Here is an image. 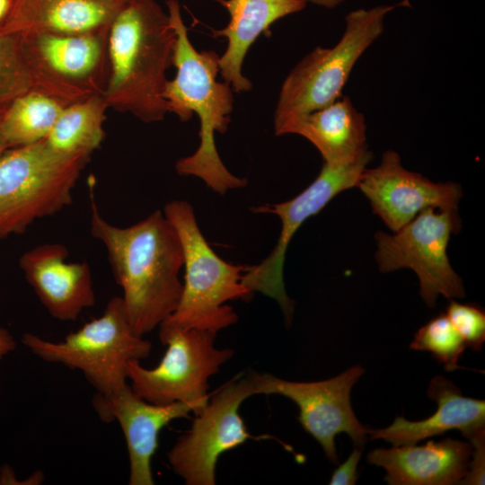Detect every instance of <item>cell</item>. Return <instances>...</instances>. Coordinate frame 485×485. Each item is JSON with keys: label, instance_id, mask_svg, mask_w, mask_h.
Listing matches in <instances>:
<instances>
[{"label": "cell", "instance_id": "cell-28", "mask_svg": "<svg viewBox=\"0 0 485 485\" xmlns=\"http://www.w3.org/2000/svg\"><path fill=\"white\" fill-rule=\"evenodd\" d=\"M362 455V447L355 446L348 459L333 472L331 485H354L358 478L357 464Z\"/></svg>", "mask_w": 485, "mask_h": 485}, {"label": "cell", "instance_id": "cell-11", "mask_svg": "<svg viewBox=\"0 0 485 485\" xmlns=\"http://www.w3.org/2000/svg\"><path fill=\"white\" fill-rule=\"evenodd\" d=\"M372 156L373 154H370L349 164L324 163L314 181L295 198L251 207L254 213L278 216L282 227L273 251L259 264L248 266L242 276V283L253 293L258 291L275 299L287 324L292 321L295 302L286 292L283 271L291 239L308 218L317 215L334 197L356 187Z\"/></svg>", "mask_w": 485, "mask_h": 485}, {"label": "cell", "instance_id": "cell-23", "mask_svg": "<svg viewBox=\"0 0 485 485\" xmlns=\"http://www.w3.org/2000/svg\"><path fill=\"white\" fill-rule=\"evenodd\" d=\"M66 106L32 88L3 110L1 131L8 149L45 139Z\"/></svg>", "mask_w": 485, "mask_h": 485}, {"label": "cell", "instance_id": "cell-21", "mask_svg": "<svg viewBox=\"0 0 485 485\" xmlns=\"http://www.w3.org/2000/svg\"><path fill=\"white\" fill-rule=\"evenodd\" d=\"M123 4L99 0H20L10 34L107 33Z\"/></svg>", "mask_w": 485, "mask_h": 485}, {"label": "cell", "instance_id": "cell-12", "mask_svg": "<svg viewBox=\"0 0 485 485\" xmlns=\"http://www.w3.org/2000/svg\"><path fill=\"white\" fill-rule=\"evenodd\" d=\"M255 393V373L224 385L196 415L191 429L168 452V462L187 485H215L219 456L252 436L239 414L240 405Z\"/></svg>", "mask_w": 485, "mask_h": 485}, {"label": "cell", "instance_id": "cell-29", "mask_svg": "<svg viewBox=\"0 0 485 485\" xmlns=\"http://www.w3.org/2000/svg\"><path fill=\"white\" fill-rule=\"evenodd\" d=\"M20 0H0V36L11 35Z\"/></svg>", "mask_w": 485, "mask_h": 485}, {"label": "cell", "instance_id": "cell-1", "mask_svg": "<svg viewBox=\"0 0 485 485\" xmlns=\"http://www.w3.org/2000/svg\"><path fill=\"white\" fill-rule=\"evenodd\" d=\"M90 232L105 247L108 260L134 332L144 337L159 327L176 309L183 288L181 240L161 210L127 226L103 217L89 182Z\"/></svg>", "mask_w": 485, "mask_h": 485}, {"label": "cell", "instance_id": "cell-5", "mask_svg": "<svg viewBox=\"0 0 485 485\" xmlns=\"http://www.w3.org/2000/svg\"><path fill=\"white\" fill-rule=\"evenodd\" d=\"M399 6H410L409 0L350 11L333 47L318 46L295 66L278 94L274 114L277 136L287 135L296 120L342 96L356 63L383 34L386 15Z\"/></svg>", "mask_w": 485, "mask_h": 485}, {"label": "cell", "instance_id": "cell-3", "mask_svg": "<svg viewBox=\"0 0 485 485\" xmlns=\"http://www.w3.org/2000/svg\"><path fill=\"white\" fill-rule=\"evenodd\" d=\"M175 31L155 0H131L108 32L109 75L103 97L110 108L145 123L169 113L163 91L172 66Z\"/></svg>", "mask_w": 485, "mask_h": 485}, {"label": "cell", "instance_id": "cell-32", "mask_svg": "<svg viewBox=\"0 0 485 485\" xmlns=\"http://www.w3.org/2000/svg\"><path fill=\"white\" fill-rule=\"evenodd\" d=\"M4 110V109H3ZM3 110H0V156L8 149L1 131V117Z\"/></svg>", "mask_w": 485, "mask_h": 485}, {"label": "cell", "instance_id": "cell-16", "mask_svg": "<svg viewBox=\"0 0 485 485\" xmlns=\"http://www.w3.org/2000/svg\"><path fill=\"white\" fill-rule=\"evenodd\" d=\"M68 249L57 242L43 243L26 251L19 266L41 304L55 319L75 321L95 304L90 265L66 261Z\"/></svg>", "mask_w": 485, "mask_h": 485}, {"label": "cell", "instance_id": "cell-17", "mask_svg": "<svg viewBox=\"0 0 485 485\" xmlns=\"http://www.w3.org/2000/svg\"><path fill=\"white\" fill-rule=\"evenodd\" d=\"M471 454L470 442L447 437L421 445L376 448L366 459L386 471L384 481L390 485H454L465 476Z\"/></svg>", "mask_w": 485, "mask_h": 485}, {"label": "cell", "instance_id": "cell-18", "mask_svg": "<svg viewBox=\"0 0 485 485\" xmlns=\"http://www.w3.org/2000/svg\"><path fill=\"white\" fill-rule=\"evenodd\" d=\"M428 396L437 404L434 414L419 421L396 417L387 428H370L369 437L383 439L392 445H407L453 429L461 431L470 440L485 429V401L463 396L450 380L442 375L434 376L428 388Z\"/></svg>", "mask_w": 485, "mask_h": 485}, {"label": "cell", "instance_id": "cell-9", "mask_svg": "<svg viewBox=\"0 0 485 485\" xmlns=\"http://www.w3.org/2000/svg\"><path fill=\"white\" fill-rule=\"evenodd\" d=\"M216 336L198 329L159 328L160 341L167 347L164 356L150 369L138 360L128 362V384L152 403L189 402L205 407L209 400V378L234 355L231 348H216Z\"/></svg>", "mask_w": 485, "mask_h": 485}, {"label": "cell", "instance_id": "cell-13", "mask_svg": "<svg viewBox=\"0 0 485 485\" xmlns=\"http://www.w3.org/2000/svg\"><path fill=\"white\" fill-rule=\"evenodd\" d=\"M364 373L361 366H354L316 382H293L255 373V393L279 394L292 400L299 408L303 428L318 441L329 461L337 463L336 436L346 433L355 446L363 448L370 430L357 419L350 401L352 387Z\"/></svg>", "mask_w": 485, "mask_h": 485}, {"label": "cell", "instance_id": "cell-31", "mask_svg": "<svg viewBox=\"0 0 485 485\" xmlns=\"http://www.w3.org/2000/svg\"><path fill=\"white\" fill-rule=\"evenodd\" d=\"M306 3H311L328 9H333L347 0H304Z\"/></svg>", "mask_w": 485, "mask_h": 485}, {"label": "cell", "instance_id": "cell-30", "mask_svg": "<svg viewBox=\"0 0 485 485\" xmlns=\"http://www.w3.org/2000/svg\"><path fill=\"white\" fill-rule=\"evenodd\" d=\"M16 345L13 334L7 329L0 327V361L15 350Z\"/></svg>", "mask_w": 485, "mask_h": 485}, {"label": "cell", "instance_id": "cell-10", "mask_svg": "<svg viewBox=\"0 0 485 485\" xmlns=\"http://www.w3.org/2000/svg\"><path fill=\"white\" fill-rule=\"evenodd\" d=\"M457 211L428 207L392 235L379 231L375 260L379 270L411 269L419 280V294L430 308L439 295L452 299L465 296L462 278L451 267L447 246L451 235L461 230Z\"/></svg>", "mask_w": 485, "mask_h": 485}, {"label": "cell", "instance_id": "cell-4", "mask_svg": "<svg viewBox=\"0 0 485 485\" xmlns=\"http://www.w3.org/2000/svg\"><path fill=\"white\" fill-rule=\"evenodd\" d=\"M163 214L181 240L185 275L179 304L159 328L198 329L217 333L236 323L237 313L225 303L251 298L253 292L242 283L249 265L227 262L214 251L189 202L172 200L164 206Z\"/></svg>", "mask_w": 485, "mask_h": 485}, {"label": "cell", "instance_id": "cell-2", "mask_svg": "<svg viewBox=\"0 0 485 485\" xmlns=\"http://www.w3.org/2000/svg\"><path fill=\"white\" fill-rule=\"evenodd\" d=\"M170 23L175 31L173 79L163 91L168 112L188 121L193 114L199 119V145L190 155L176 162L182 176L201 179L218 194L247 185V180L234 175L223 163L216 149L215 134L225 133L231 120L234 96L231 85L216 80L220 56L213 50L198 51L190 42L178 0H166Z\"/></svg>", "mask_w": 485, "mask_h": 485}, {"label": "cell", "instance_id": "cell-14", "mask_svg": "<svg viewBox=\"0 0 485 485\" xmlns=\"http://www.w3.org/2000/svg\"><path fill=\"white\" fill-rule=\"evenodd\" d=\"M357 187L370 201L373 212L396 232L428 207L457 211L463 197L455 182H433L419 172L405 169L399 154L385 151L381 163L366 168Z\"/></svg>", "mask_w": 485, "mask_h": 485}, {"label": "cell", "instance_id": "cell-27", "mask_svg": "<svg viewBox=\"0 0 485 485\" xmlns=\"http://www.w3.org/2000/svg\"><path fill=\"white\" fill-rule=\"evenodd\" d=\"M469 442L472 454L465 476L459 484L483 485L485 477V429L474 435Z\"/></svg>", "mask_w": 485, "mask_h": 485}, {"label": "cell", "instance_id": "cell-25", "mask_svg": "<svg viewBox=\"0 0 485 485\" xmlns=\"http://www.w3.org/2000/svg\"><path fill=\"white\" fill-rule=\"evenodd\" d=\"M31 87L20 36H0V110Z\"/></svg>", "mask_w": 485, "mask_h": 485}, {"label": "cell", "instance_id": "cell-8", "mask_svg": "<svg viewBox=\"0 0 485 485\" xmlns=\"http://www.w3.org/2000/svg\"><path fill=\"white\" fill-rule=\"evenodd\" d=\"M108 32L19 34L31 88L65 106L103 94L109 75Z\"/></svg>", "mask_w": 485, "mask_h": 485}, {"label": "cell", "instance_id": "cell-7", "mask_svg": "<svg viewBox=\"0 0 485 485\" xmlns=\"http://www.w3.org/2000/svg\"><path fill=\"white\" fill-rule=\"evenodd\" d=\"M21 340L42 360L81 371L101 394L128 384V362L146 358L152 349L150 341L134 332L121 296L111 298L99 317L60 341L31 332L24 333Z\"/></svg>", "mask_w": 485, "mask_h": 485}, {"label": "cell", "instance_id": "cell-24", "mask_svg": "<svg viewBox=\"0 0 485 485\" xmlns=\"http://www.w3.org/2000/svg\"><path fill=\"white\" fill-rule=\"evenodd\" d=\"M466 346L445 313L420 327L410 344V348L429 352L446 371L463 368L459 360Z\"/></svg>", "mask_w": 485, "mask_h": 485}, {"label": "cell", "instance_id": "cell-15", "mask_svg": "<svg viewBox=\"0 0 485 485\" xmlns=\"http://www.w3.org/2000/svg\"><path fill=\"white\" fill-rule=\"evenodd\" d=\"M93 406L104 422L118 421L125 436L129 457L130 485H154L152 458L159 434L172 420L198 414L203 406L189 402L156 404L137 395L130 385L112 392L96 393Z\"/></svg>", "mask_w": 485, "mask_h": 485}, {"label": "cell", "instance_id": "cell-6", "mask_svg": "<svg viewBox=\"0 0 485 485\" xmlns=\"http://www.w3.org/2000/svg\"><path fill=\"white\" fill-rule=\"evenodd\" d=\"M89 160L59 154L45 139L7 149L0 156V240L70 206Z\"/></svg>", "mask_w": 485, "mask_h": 485}, {"label": "cell", "instance_id": "cell-22", "mask_svg": "<svg viewBox=\"0 0 485 485\" xmlns=\"http://www.w3.org/2000/svg\"><path fill=\"white\" fill-rule=\"evenodd\" d=\"M108 109L102 94L66 106L45 138L47 144L59 154L91 156L104 140Z\"/></svg>", "mask_w": 485, "mask_h": 485}, {"label": "cell", "instance_id": "cell-26", "mask_svg": "<svg viewBox=\"0 0 485 485\" xmlns=\"http://www.w3.org/2000/svg\"><path fill=\"white\" fill-rule=\"evenodd\" d=\"M445 315L458 331L466 348L481 351L485 341V312L475 304H463L451 300Z\"/></svg>", "mask_w": 485, "mask_h": 485}, {"label": "cell", "instance_id": "cell-33", "mask_svg": "<svg viewBox=\"0 0 485 485\" xmlns=\"http://www.w3.org/2000/svg\"><path fill=\"white\" fill-rule=\"evenodd\" d=\"M99 1H105V2H113V3H119V4H125L131 0H99Z\"/></svg>", "mask_w": 485, "mask_h": 485}, {"label": "cell", "instance_id": "cell-19", "mask_svg": "<svg viewBox=\"0 0 485 485\" xmlns=\"http://www.w3.org/2000/svg\"><path fill=\"white\" fill-rule=\"evenodd\" d=\"M218 1L230 15L228 24L213 33L227 40L225 51L219 57V73L234 92L251 91V82L242 72L249 48L260 34L269 32L275 22L303 11L307 3L304 0Z\"/></svg>", "mask_w": 485, "mask_h": 485}, {"label": "cell", "instance_id": "cell-20", "mask_svg": "<svg viewBox=\"0 0 485 485\" xmlns=\"http://www.w3.org/2000/svg\"><path fill=\"white\" fill-rule=\"evenodd\" d=\"M287 134L306 138L329 164H349L371 154L365 116L348 96H340L304 115L289 128Z\"/></svg>", "mask_w": 485, "mask_h": 485}]
</instances>
